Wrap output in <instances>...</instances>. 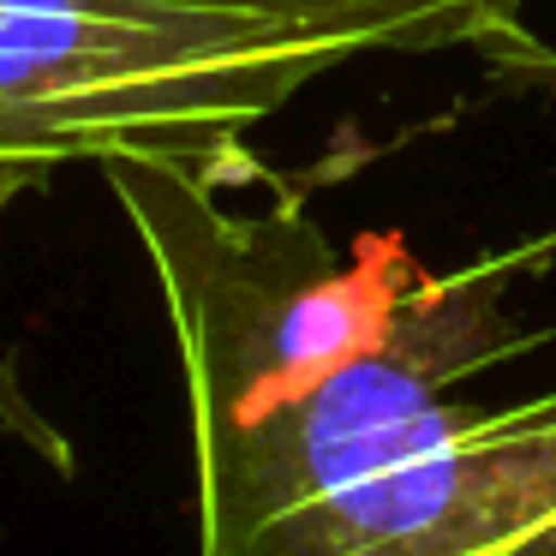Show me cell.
Listing matches in <instances>:
<instances>
[{"label":"cell","instance_id":"6da1fadb","mask_svg":"<svg viewBox=\"0 0 556 556\" xmlns=\"http://www.w3.org/2000/svg\"><path fill=\"white\" fill-rule=\"evenodd\" d=\"M168 305L198 556H508L467 383L515 359L503 264L431 276L336 252L305 204L233 210L240 174L109 162Z\"/></svg>","mask_w":556,"mask_h":556},{"label":"cell","instance_id":"7a4b0ae2","mask_svg":"<svg viewBox=\"0 0 556 556\" xmlns=\"http://www.w3.org/2000/svg\"><path fill=\"white\" fill-rule=\"evenodd\" d=\"M527 0H0V204L73 162L252 174L245 138L377 54L491 42Z\"/></svg>","mask_w":556,"mask_h":556}]
</instances>
